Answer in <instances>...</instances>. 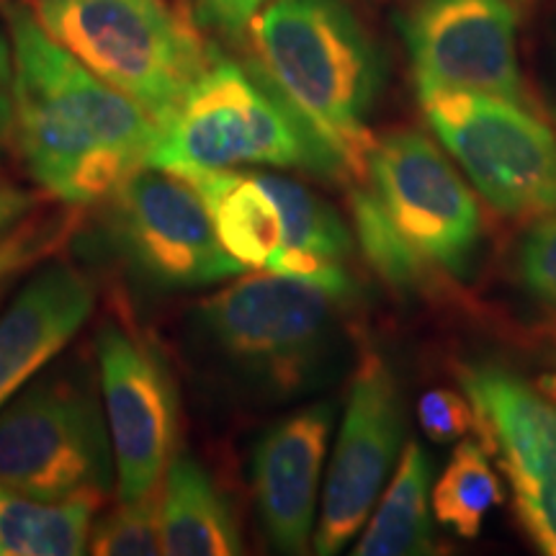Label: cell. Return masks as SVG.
Masks as SVG:
<instances>
[{
  "instance_id": "cell-2",
  "label": "cell",
  "mask_w": 556,
  "mask_h": 556,
  "mask_svg": "<svg viewBox=\"0 0 556 556\" xmlns=\"http://www.w3.org/2000/svg\"><path fill=\"white\" fill-rule=\"evenodd\" d=\"M351 296L245 270L193 304L184 338L199 371L248 405H283L332 384L348 353Z\"/></svg>"
},
{
  "instance_id": "cell-4",
  "label": "cell",
  "mask_w": 556,
  "mask_h": 556,
  "mask_svg": "<svg viewBox=\"0 0 556 556\" xmlns=\"http://www.w3.org/2000/svg\"><path fill=\"white\" fill-rule=\"evenodd\" d=\"M255 62L299 114L364 173L387 60L353 0H268L248 26Z\"/></svg>"
},
{
  "instance_id": "cell-6",
  "label": "cell",
  "mask_w": 556,
  "mask_h": 556,
  "mask_svg": "<svg viewBox=\"0 0 556 556\" xmlns=\"http://www.w3.org/2000/svg\"><path fill=\"white\" fill-rule=\"evenodd\" d=\"M39 26L157 127L176 114L214 52L168 0H29Z\"/></svg>"
},
{
  "instance_id": "cell-23",
  "label": "cell",
  "mask_w": 556,
  "mask_h": 556,
  "mask_svg": "<svg viewBox=\"0 0 556 556\" xmlns=\"http://www.w3.org/2000/svg\"><path fill=\"white\" fill-rule=\"evenodd\" d=\"M518 276L528 294L556 312V214L539 219L520 240Z\"/></svg>"
},
{
  "instance_id": "cell-7",
  "label": "cell",
  "mask_w": 556,
  "mask_h": 556,
  "mask_svg": "<svg viewBox=\"0 0 556 556\" xmlns=\"http://www.w3.org/2000/svg\"><path fill=\"white\" fill-rule=\"evenodd\" d=\"M93 208L88 253L144 294H186L248 270L222 248L204 201L178 173L148 165Z\"/></svg>"
},
{
  "instance_id": "cell-30",
  "label": "cell",
  "mask_w": 556,
  "mask_h": 556,
  "mask_svg": "<svg viewBox=\"0 0 556 556\" xmlns=\"http://www.w3.org/2000/svg\"><path fill=\"white\" fill-rule=\"evenodd\" d=\"M518 3H528V0H518Z\"/></svg>"
},
{
  "instance_id": "cell-14",
  "label": "cell",
  "mask_w": 556,
  "mask_h": 556,
  "mask_svg": "<svg viewBox=\"0 0 556 556\" xmlns=\"http://www.w3.org/2000/svg\"><path fill=\"white\" fill-rule=\"evenodd\" d=\"M96 302V283L78 263L52 255L26 274L0 312V407L52 366L93 317Z\"/></svg>"
},
{
  "instance_id": "cell-12",
  "label": "cell",
  "mask_w": 556,
  "mask_h": 556,
  "mask_svg": "<svg viewBox=\"0 0 556 556\" xmlns=\"http://www.w3.org/2000/svg\"><path fill=\"white\" fill-rule=\"evenodd\" d=\"M417 88L526 101L507 0H415L402 18Z\"/></svg>"
},
{
  "instance_id": "cell-9",
  "label": "cell",
  "mask_w": 556,
  "mask_h": 556,
  "mask_svg": "<svg viewBox=\"0 0 556 556\" xmlns=\"http://www.w3.org/2000/svg\"><path fill=\"white\" fill-rule=\"evenodd\" d=\"M438 142L505 217L556 214V135L523 103L451 88H417Z\"/></svg>"
},
{
  "instance_id": "cell-28",
  "label": "cell",
  "mask_w": 556,
  "mask_h": 556,
  "mask_svg": "<svg viewBox=\"0 0 556 556\" xmlns=\"http://www.w3.org/2000/svg\"><path fill=\"white\" fill-rule=\"evenodd\" d=\"M201 3H204L208 21H214L219 29L238 37V34L248 31L250 21L268 0H201Z\"/></svg>"
},
{
  "instance_id": "cell-20",
  "label": "cell",
  "mask_w": 556,
  "mask_h": 556,
  "mask_svg": "<svg viewBox=\"0 0 556 556\" xmlns=\"http://www.w3.org/2000/svg\"><path fill=\"white\" fill-rule=\"evenodd\" d=\"M503 484L479 441H462L448 458V467L430 490V505L438 523L464 539H477L486 513L503 503Z\"/></svg>"
},
{
  "instance_id": "cell-18",
  "label": "cell",
  "mask_w": 556,
  "mask_h": 556,
  "mask_svg": "<svg viewBox=\"0 0 556 556\" xmlns=\"http://www.w3.org/2000/svg\"><path fill=\"white\" fill-rule=\"evenodd\" d=\"M356 556H430L435 554L430 518V458L420 443L402 448L397 471L377 503Z\"/></svg>"
},
{
  "instance_id": "cell-11",
  "label": "cell",
  "mask_w": 556,
  "mask_h": 556,
  "mask_svg": "<svg viewBox=\"0 0 556 556\" xmlns=\"http://www.w3.org/2000/svg\"><path fill=\"white\" fill-rule=\"evenodd\" d=\"M405 400L392 368L377 353L361 358L332 448L312 548L340 554L379 503L405 443Z\"/></svg>"
},
{
  "instance_id": "cell-15",
  "label": "cell",
  "mask_w": 556,
  "mask_h": 556,
  "mask_svg": "<svg viewBox=\"0 0 556 556\" xmlns=\"http://www.w3.org/2000/svg\"><path fill=\"white\" fill-rule=\"evenodd\" d=\"M462 387L475 407L479 443L497 454L513 490L556 469V397L503 366H469Z\"/></svg>"
},
{
  "instance_id": "cell-10",
  "label": "cell",
  "mask_w": 556,
  "mask_h": 556,
  "mask_svg": "<svg viewBox=\"0 0 556 556\" xmlns=\"http://www.w3.org/2000/svg\"><path fill=\"white\" fill-rule=\"evenodd\" d=\"M96 366L114 448L116 497L150 495L178 451L176 371L163 345L124 315H109L96 332Z\"/></svg>"
},
{
  "instance_id": "cell-27",
  "label": "cell",
  "mask_w": 556,
  "mask_h": 556,
  "mask_svg": "<svg viewBox=\"0 0 556 556\" xmlns=\"http://www.w3.org/2000/svg\"><path fill=\"white\" fill-rule=\"evenodd\" d=\"M13 135V54L11 39L0 13V157L9 148Z\"/></svg>"
},
{
  "instance_id": "cell-16",
  "label": "cell",
  "mask_w": 556,
  "mask_h": 556,
  "mask_svg": "<svg viewBox=\"0 0 556 556\" xmlns=\"http://www.w3.org/2000/svg\"><path fill=\"white\" fill-rule=\"evenodd\" d=\"M204 201L222 248L248 270H270L283 248V212L263 170L178 173Z\"/></svg>"
},
{
  "instance_id": "cell-26",
  "label": "cell",
  "mask_w": 556,
  "mask_h": 556,
  "mask_svg": "<svg viewBox=\"0 0 556 556\" xmlns=\"http://www.w3.org/2000/svg\"><path fill=\"white\" fill-rule=\"evenodd\" d=\"M41 212V197L24 186L0 184V245Z\"/></svg>"
},
{
  "instance_id": "cell-25",
  "label": "cell",
  "mask_w": 556,
  "mask_h": 556,
  "mask_svg": "<svg viewBox=\"0 0 556 556\" xmlns=\"http://www.w3.org/2000/svg\"><path fill=\"white\" fill-rule=\"evenodd\" d=\"M516 513L539 552L556 556V469L541 482L516 490Z\"/></svg>"
},
{
  "instance_id": "cell-24",
  "label": "cell",
  "mask_w": 556,
  "mask_h": 556,
  "mask_svg": "<svg viewBox=\"0 0 556 556\" xmlns=\"http://www.w3.org/2000/svg\"><path fill=\"white\" fill-rule=\"evenodd\" d=\"M417 420L422 433L435 443H451L475 430L477 415L467 394H458L454 389H430L417 402Z\"/></svg>"
},
{
  "instance_id": "cell-17",
  "label": "cell",
  "mask_w": 556,
  "mask_h": 556,
  "mask_svg": "<svg viewBox=\"0 0 556 556\" xmlns=\"http://www.w3.org/2000/svg\"><path fill=\"white\" fill-rule=\"evenodd\" d=\"M163 554L232 556L245 552L240 520L227 492L199 458L176 451L160 484Z\"/></svg>"
},
{
  "instance_id": "cell-13",
  "label": "cell",
  "mask_w": 556,
  "mask_h": 556,
  "mask_svg": "<svg viewBox=\"0 0 556 556\" xmlns=\"http://www.w3.org/2000/svg\"><path fill=\"white\" fill-rule=\"evenodd\" d=\"M336 413V402L294 409L258 438L250 456L255 510L278 554H307L315 539Z\"/></svg>"
},
{
  "instance_id": "cell-1",
  "label": "cell",
  "mask_w": 556,
  "mask_h": 556,
  "mask_svg": "<svg viewBox=\"0 0 556 556\" xmlns=\"http://www.w3.org/2000/svg\"><path fill=\"white\" fill-rule=\"evenodd\" d=\"M0 13L13 54V148L47 197L93 208L148 168L157 122L62 50L29 5L5 0Z\"/></svg>"
},
{
  "instance_id": "cell-29",
  "label": "cell",
  "mask_w": 556,
  "mask_h": 556,
  "mask_svg": "<svg viewBox=\"0 0 556 556\" xmlns=\"http://www.w3.org/2000/svg\"><path fill=\"white\" fill-rule=\"evenodd\" d=\"M554 75H556V45H554Z\"/></svg>"
},
{
  "instance_id": "cell-3",
  "label": "cell",
  "mask_w": 556,
  "mask_h": 556,
  "mask_svg": "<svg viewBox=\"0 0 556 556\" xmlns=\"http://www.w3.org/2000/svg\"><path fill=\"white\" fill-rule=\"evenodd\" d=\"M351 191L361 253L392 287L464 276L482 245V212L433 139L394 129L374 139Z\"/></svg>"
},
{
  "instance_id": "cell-21",
  "label": "cell",
  "mask_w": 556,
  "mask_h": 556,
  "mask_svg": "<svg viewBox=\"0 0 556 556\" xmlns=\"http://www.w3.org/2000/svg\"><path fill=\"white\" fill-rule=\"evenodd\" d=\"M88 554L96 556H155L163 554L160 486L150 495L119 500L93 518Z\"/></svg>"
},
{
  "instance_id": "cell-22",
  "label": "cell",
  "mask_w": 556,
  "mask_h": 556,
  "mask_svg": "<svg viewBox=\"0 0 556 556\" xmlns=\"http://www.w3.org/2000/svg\"><path fill=\"white\" fill-rule=\"evenodd\" d=\"M78 229V219L67 214L37 212L0 245V302L13 289L21 276L37 268L41 261L58 255L62 242Z\"/></svg>"
},
{
  "instance_id": "cell-5",
  "label": "cell",
  "mask_w": 556,
  "mask_h": 556,
  "mask_svg": "<svg viewBox=\"0 0 556 556\" xmlns=\"http://www.w3.org/2000/svg\"><path fill=\"white\" fill-rule=\"evenodd\" d=\"M148 165L170 173L248 165L323 180L351 176L336 144L299 114L258 62L219 52L160 127Z\"/></svg>"
},
{
  "instance_id": "cell-8",
  "label": "cell",
  "mask_w": 556,
  "mask_h": 556,
  "mask_svg": "<svg viewBox=\"0 0 556 556\" xmlns=\"http://www.w3.org/2000/svg\"><path fill=\"white\" fill-rule=\"evenodd\" d=\"M0 486L50 503L116 490L114 448L90 366L45 368L0 407Z\"/></svg>"
},
{
  "instance_id": "cell-19",
  "label": "cell",
  "mask_w": 556,
  "mask_h": 556,
  "mask_svg": "<svg viewBox=\"0 0 556 556\" xmlns=\"http://www.w3.org/2000/svg\"><path fill=\"white\" fill-rule=\"evenodd\" d=\"M103 500L78 495L50 503L0 486V556L88 554L90 528Z\"/></svg>"
}]
</instances>
